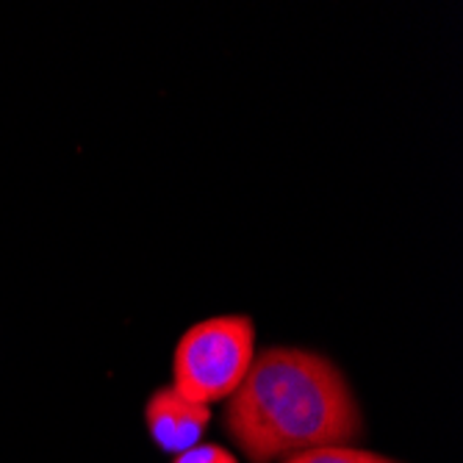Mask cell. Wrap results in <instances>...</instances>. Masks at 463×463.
I'll return each instance as SVG.
<instances>
[{"instance_id":"obj_1","label":"cell","mask_w":463,"mask_h":463,"mask_svg":"<svg viewBox=\"0 0 463 463\" xmlns=\"http://www.w3.org/2000/svg\"><path fill=\"white\" fill-rule=\"evenodd\" d=\"M222 428L250 463H272L350 444L364 433V419L330 358L300 347H269L252 358L228 397Z\"/></svg>"},{"instance_id":"obj_2","label":"cell","mask_w":463,"mask_h":463,"mask_svg":"<svg viewBox=\"0 0 463 463\" xmlns=\"http://www.w3.org/2000/svg\"><path fill=\"white\" fill-rule=\"evenodd\" d=\"M256 358V327L250 317H214L189 327L175 347L173 389L200 405L228 400Z\"/></svg>"},{"instance_id":"obj_3","label":"cell","mask_w":463,"mask_h":463,"mask_svg":"<svg viewBox=\"0 0 463 463\" xmlns=\"http://www.w3.org/2000/svg\"><path fill=\"white\" fill-rule=\"evenodd\" d=\"M145 422L153 444L164 452L181 455L203 439L208 422H212V408L181 397L173 386L156 389L145 405Z\"/></svg>"},{"instance_id":"obj_4","label":"cell","mask_w":463,"mask_h":463,"mask_svg":"<svg viewBox=\"0 0 463 463\" xmlns=\"http://www.w3.org/2000/svg\"><path fill=\"white\" fill-rule=\"evenodd\" d=\"M280 463H400V460H392L369 449H355L347 444H333V447H317L300 455H291Z\"/></svg>"},{"instance_id":"obj_5","label":"cell","mask_w":463,"mask_h":463,"mask_svg":"<svg viewBox=\"0 0 463 463\" xmlns=\"http://www.w3.org/2000/svg\"><path fill=\"white\" fill-rule=\"evenodd\" d=\"M173 463H239V460L217 444H197V447L181 452Z\"/></svg>"}]
</instances>
